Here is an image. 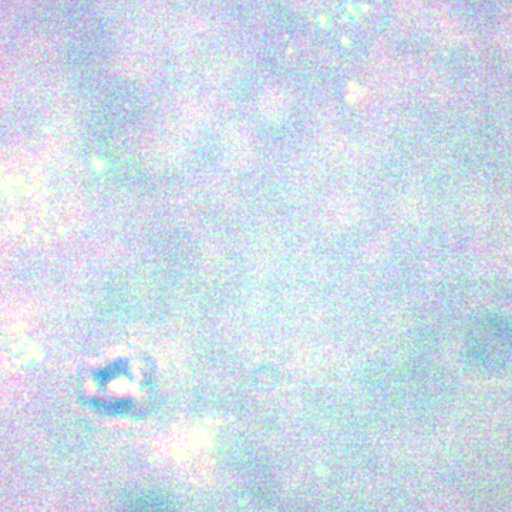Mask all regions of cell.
<instances>
[{"label": "cell", "mask_w": 512, "mask_h": 512, "mask_svg": "<svg viewBox=\"0 0 512 512\" xmlns=\"http://www.w3.org/2000/svg\"><path fill=\"white\" fill-rule=\"evenodd\" d=\"M511 333L498 320H487L473 329L470 336L471 353L487 365L503 362L512 348Z\"/></svg>", "instance_id": "cell-1"}, {"label": "cell", "mask_w": 512, "mask_h": 512, "mask_svg": "<svg viewBox=\"0 0 512 512\" xmlns=\"http://www.w3.org/2000/svg\"><path fill=\"white\" fill-rule=\"evenodd\" d=\"M121 512H173L167 504L158 498L141 497L127 504Z\"/></svg>", "instance_id": "cell-2"}]
</instances>
